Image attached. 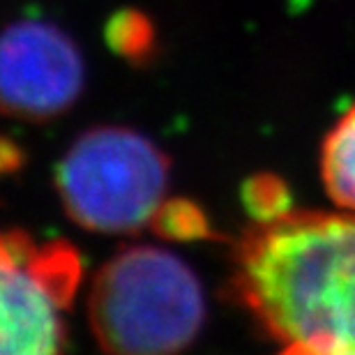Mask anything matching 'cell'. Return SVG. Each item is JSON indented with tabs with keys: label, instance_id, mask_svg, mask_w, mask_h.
<instances>
[{
	"label": "cell",
	"instance_id": "7",
	"mask_svg": "<svg viewBox=\"0 0 355 355\" xmlns=\"http://www.w3.org/2000/svg\"><path fill=\"white\" fill-rule=\"evenodd\" d=\"M106 44L132 65H146L157 53V31L148 14L139 10H120L106 24Z\"/></svg>",
	"mask_w": 355,
	"mask_h": 355
},
{
	"label": "cell",
	"instance_id": "2",
	"mask_svg": "<svg viewBox=\"0 0 355 355\" xmlns=\"http://www.w3.org/2000/svg\"><path fill=\"white\" fill-rule=\"evenodd\" d=\"M88 318L106 355H175L203 328V288L173 252L134 245L95 275Z\"/></svg>",
	"mask_w": 355,
	"mask_h": 355
},
{
	"label": "cell",
	"instance_id": "6",
	"mask_svg": "<svg viewBox=\"0 0 355 355\" xmlns=\"http://www.w3.org/2000/svg\"><path fill=\"white\" fill-rule=\"evenodd\" d=\"M321 178L332 203L339 210L355 212V104L323 141Z\"/></svg>",
	"mask_w": 355,
	"mask_h": 355
},
{
	"label": "cell",
	"instance_id": "3",
	"mask_svg": "<svg viewBox=\"0 0 355 355\" xmlns=\"http://www.w3.org/2000/svg\"><path fill=\"white\" fill-rule=\"evenodd\" d=\"M62 208L95 233H130L153 224L166 201L168 159L137 130L118 125L83 132L55 166Z\"/></svg>",
	"mask_w": 355,
	"mask_h": 355
},
{
	"label": "cell",
	"instance_id": "5",
	"mask_svg": "<svg viewBox=\"0 0 355 355\" xmlns=\"http://www.w3.org/2000/svg\"><path fill=\"white\" fill-rule=\"evenodd\" d=\"M86 86L79 44L46 19H17L0 31V113L42 123L62 116Z\"/></svg>",
	"mask_w": 355,
	"mask_h": 355
},
{
	"label": "cell",
	"instance_id": "8",
	"mask_svg": "<svg viewBox=\"0 0 355 355\" xmlns=\"http://www.w3.org/2000/svg\"><path fill=\"white\" fill-rule=\"evenodd\" d=\"M153 226L168 238H203L208 236V222L203 212L187 201H164L153 219Z\"/></svg>",
	"mask_w": 355,
	"mask_h": 355
},
{
	"label": "cell",
	"instance_id": "1",
	"mask_svg": "<svg viewBox=\"0 0 355 355\" xmlns=\"http://www.w3.org/2000/svg\"><path fill=\"white\" fill-rule=\"evenodd\" d=\"M233 288L282 349L355 355V212L259 219L238 245Z\"/></svg>",
	"mask_w": 355,
	"mask_h": 355
},
{
	"label": "cell",
	"instance_id": "4",
	"mask_svg": "<svg viewBox=\"0 0 355 355\" xmlns=\"http://www.w3.org/2000/svg\"><path fill=\"white\" fill-rule=\"evenodd\" d=\"M79 284L69 245L0 229V355H60Z\"/></svg>",
	"mask_w": 355,
	"mask_h": 355
},
{
	"label": "cell",
	"instance_id": "9",
	"mask_svg": "<svg viewBox=\"0 0 355 355\" xmlns=\"http://www.w3.org/2000/svg\"><path fill=\"white\" fill-rule=\"evenodd\" d=\"M17 159H19L17 148H14L10 141L0 139V171H7V168H10V164H14Z\"/></svg>",
	"mask_w": 355,
	"mask_h": 355
},
{
	"label": "cell",
	"instance_id": "10",
	"mask_svg": "<svg viewBox=\"0 0 355 355\" xmlns=\"http://www.w3.org/2000/svg\"><path fill=\"white\" fill-rule=\"evenodd\" d=\"M279 355H325V353H311V351H302V349H282Z\"/></svg>",
	"mask_w": 355,
	"mask_h": 355
}]
</instances>
